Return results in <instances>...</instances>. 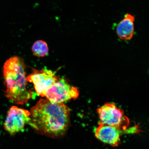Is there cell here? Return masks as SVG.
I'll return each instance as SVG.
<instances>
[{
  "label": "cell",
  "mask_w": 149,
  "mask_h": 149,
  "mask_svg": "<svg viewBox=\"0 0 149 149\" xmlns=\"http://www.w3.org/2000/svg\"><path fill=\"white\" fill-rule=\"evenodd\" d=\"M29 124L38 133L52 138L64 135L69 124L70 109L64 103L41 99L31 110Z\"/></svg>",
  "instance_id": "1"
},
{
  "label": "cell",
  "mask_w": 149,
  "mask_h": 149,
  "mask_svg": "<svg viewBox=\"0 0 149 149\" xmlns=\"http://www.w3.org/2000/svg\"><path fill=\"white\" fill-rule=\"evenodd\" d=\"M79 95V90L69 84L64 78L59 79L46 92L47 99L53 104L63 103Z\"/></svg>",
  "instance_id": "4"
},
{
  "label": "cell",
  "mask_w": 149,
  "mask_h": 149,
  "mask_svg": "<svg viewBox=\"0 0 149 149\" xmlns=\"http://www.w3.org/2000/svg\"><path fill=\"white\" fill-rule=\"evenodd\" d=\"M125 132L116 127L102 123L99 124L98 126L95 130V136L102 142L115 147L120 142V136Z\"/></svg>",
  "instance_id": "7"
},
{
  "label": "cell",
  "mask_w": 149,
  "mask_h": 149,
  "mask_svg": "<svg viewBox=\"0 0 149 149\" xmlns=\"http://www.w3.org/2000/svg\"><path fill=\"white\" fill-rule=\"evenodd\" d=\"M30 116V112L13 106L8 111L3 125L5 130L12 135L22 131L25 125L29 124Z\"/></svg>",
  "instance_id": "5"
},
{
  "label": "cell",
  "mask_w": 149,
  "mask_h": 149,
  "mask_svg": "<svg viewBox=\"0 0 149 149\" xmlns=\"http://www.w3.org/2000/svg\"><path fill=\"white\" fill-rule=\"evenodd\" d=\"M32 74L26 77L27 81L32 83L37 94L45 97L47 91L59 79L56 72L47 68L38 70L33 69Z\"/></svg>",
  "instance_id": "6"
},
{
  "label": "cell",
  "mask_w": 149,
  "mask_h": 149,
  "mask_svg": "<svg viewBox=\"0 0 149 149\" xmlns=\"http://www.w3.org/2000/svg\"><path fill=\"white\" fill-rule=\"evenodd\" d=\"M97 111L102 124L114 127L126 133L133 134L139 132L136 126L127 129L130 125L129 119L124 115V111L114 103H106L98 108Z\"/></svg>",
  "instance_id": "3"
},
{
  "label": "cell",
  "mask_w": 149,
  "mask_h": 149,
  "mask_svg": "<svg viewBox=\"0 0 149 149\" xmlns=\"http://www.w3.org/2000/svg\"><path fill=\"white\" fill-rule=\"evenodd\" d=\"M135 17L132 15L126 14L116 27V33L121 40H130L134 33Z\"/></svg>",
  "instance_id": "8"
},
{
  "label": "cell",
  "mask_w": 149,
  "mask_h": 149,
  "mask_svg": "<svg viewBox=\"0 0 149 149\" xmlns=\"http://www.w3.org/2000/svg\"><path fill=\"white\" fill-rule=\"evenodd\" d=\"M32 51L33 54L37 57H43L47 55L49 52L47 44L42 40H37L33 45Z\"/></svg>",
  "instance_id": "9"
},
{
  "label": "cell",
  "mask_w": 149,
  "mask_h": 149,
  "mask_svg": "<svg viewBox=\"0 0 149 149\" xmlns=\"http://www.w3.org/2000/svg\"><path fill=\"white\" fill-rule=\"evenodd\" d=\"M25 68L24 61L17 56L9 58L3 66L6 96L14 103L21 105L26 103L32 97L27 88Z\"/></svg>",
  "instance_id": "2"
}]
</instances>
